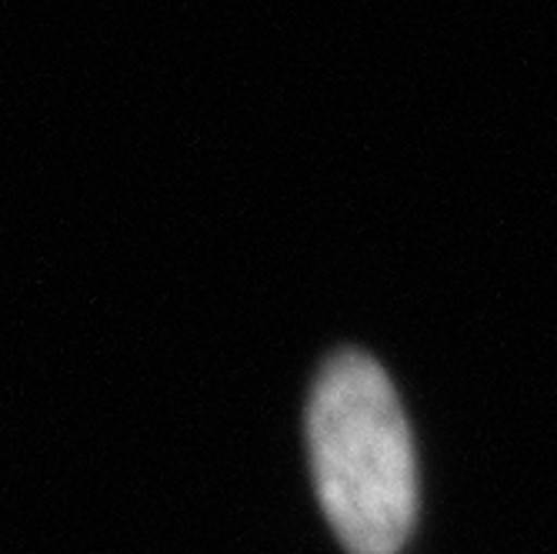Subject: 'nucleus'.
<instances>
[{
	"label": "nucleus",
	"instance_id": "1",
	"mask_svg": "<svg viewBox=\"0 0 557 554\" xmlns=\"http://www.w3.org/2000/svg\"><path fill=\"white\" fill-rule=\"evenodd\" d=\"M311 471L321 508L350 554H397L418 521L411 428L381 365L337 350L308 408Z\"/></svg>",
	"mask_w": 557,
	"mask_h": 554
}]
</instances>
